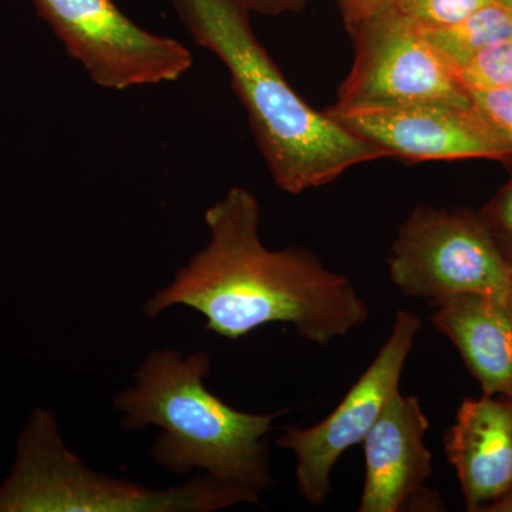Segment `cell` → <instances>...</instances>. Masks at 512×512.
Instances as JSON below:
<instances>
[{"instance_id":"ffe728a7","label":"cell","mask_w":512,"mask_h":512,"mask_svg":"<svg viewBox=\"0 0 512 512\" xmlns=\"http://www.w3.org/2000/svg\"><path fill=\"white\" fill-rule=\"evenodd\" d=\"M484 512H512V490L491 504L490 507L485 508Z\"/></svg>"},{"instance_id":"603a6c76","label":"cell","mask_w":512,"mask_h":512,"mask_svg":"<svg viewBox=\"0 0 512 512\" xmlns=\"http://www.w3.org/2000/svg\"><path fill=\"white\" fill-rule=\"evenodd\" d=\"M508 402H510V404H511V409H512V399H508Z\"/></svg>"},{"instance_id":"9a60e30c","label":"cell","mask_w":512,"mask_h":512,"mask_svg":"<svg viewBox=\"0 0 512 512\" xmlns=\"http://www.w3.org/2000/svg\"><path fill=\"white\" fill-rule=\"evenodd\" d=\"M456 74L464 89L512 86V39L478 53Z\"/></svg>"},{"instance_id":"6da1fadb","label":"cell","mask_w":512,"mask_h":512,"mask_svg":"<svg viewBox=\"0 0 512 512\" xmlns=\"http://www.w3.org/2000/svg\"><path fill=\"white\" fill-rule=\"evenodd\" d=\"M204 220L207 245L144 303L147 318L187 306L221 338L239 340L285 323L320 348L369 320V305L348 276L330 271L309 249L265 247L261 205L248 188H229Z\"/></svg>"},{"instance_id":"52a82bcc","label":"cell","mask_w":512,"mask_h":512,"mask_svg":"<svg viewBox=\"0 0 512 512\" xmlns=\"http://www.w3.org/2000/svg\"><path fill=\"white\" fill-rule=\"evenodd\" d=\"M355 59L335 104L348 107L446 103L471 106L457 74L421 30L394 8L352 33Z\"/></svg>"},{"instance_id":"8fae6325","label":"cell","mask_w":512,"mask_h":512,"mask_svg":"<svg viewBox=\"0 0 512 512\" xmlns=\"http://www.w3.org/2000/svg\"><path fill=\"white\" fill-rule=\"evenodd\" d=\"M467 511L484 512L512 490V409L505 397L464 399L444 436Z\"/></svg>"},{"instance_id":"30bf717a","label":"cell","mask_w":512,"mask_h":512,"mask_svg":"<svg viewBox=\"0 0 512 512\" xmlns=\"http://www.w3.org/2000/svg\"><path fill=\"white\" fill-rule=\"evenodd\" d=\"M429 427L416 396L394 394L363 440L365 483L357 511L444 510L439 494L424 485L433 476V456L424 441Z\"/></svg>"},{"instance_id":"7402d4cb","label":"cell","mask_w":512,"mask_h":512,"mask_svg":"<svg viewBox=\"0 0 512 512\" xmlns=\"http://www.w3.org/2000/svg\"><path fill=\"white\" fill-rule=\"evenodd\" d=\"M505 306H507L508 312H510L512 318V286L510 293H508L507 301H505Z\"/></svg>"},{"instance_id":"5b68a950","label":"cell","mask_w":512,"mask_h":512,"mask_svg":"<svg viewBox=\"0 0 512 512\" xmlns=\"http://www.w3.org/2000/svg\"><path fill=\"white\" fill-rule=\"evenodd\" d=\"M387 266L403 295L431 306L467 293L505 303L512 286V266L470 210L414 208L400 225Z\"/></svg>"},{"instance_id":"277c9868","label":"cell","mask_w":512,"mask_h":512,"mask_svg":"<svg viewBox=\"0 0 512 512\" xmlns=\"http://www.w3.org/2000/svg\"><path fill=\"white\" fill-rule=\"evenodd\" d=\"M259 503L255 491L205 474L156 490L97 473L66 447L55 414L45 409L30 416L0 487V512H212Z\"/></svg>"},{"instance_id":"44dd1931","label":"cell","mask_w":512,"mask_h":512,"mask_svg":"<svg viewBox=\"0 0 512 512\" xmlns=\"http://www.w3.org/2000/svg\"><path fill=\"white\" fill-rule=\"evenodd\" d=\"M495 3H498V5L503 6L504 9L510 10L512 13V0H495Z\"/></svg>"},{"instance_id":"d6986e66","label":"cell","mask_w":512,"mask_h":512,"mask_svg":"<svg viewBox=\"0 0 512 512\" xmlns=\"http://www.w3.org/2000/svg\"><path fill=\"white\" fill-rule=\"evenodd\" d=\"M235 2L247 9L249 13L278 16L289 12H299L305 8L308 0H235Z\"/></svg>"},{"instance_id":"9c48e42d","label":"cell","mask_w":512,"mask_h":512,"mask_svg":"<svg viewBox=\"0 0 512 512\" xmlns=\"http://www.w3.org/2000/svg\"><path fill=\"white\" fill-rule=\"evenodd\" d=\"M350 133L379 147L387 157L412 161L493 158L512 151L471 106L417 103L403 106L348 107L325 110Z\"/></svg>"},{"instance_id":"e0dca14e","label":"cell","mask_w":512,"mask_h":512,"mask_svg":"<svg viewBox=\"0 0 512 512\" xmlns=\"http://www.w3.org/2000/svg\"><path fill=\"white\" fill-rule=\"evenodd\" d=\"M501 254L512 266V180L478 212Z\"/></svg>"},{"instance_id":"ba28073f","label":"cell","mask_w":512,"mask_h":512,"mask_svg":"<svg viewBox=\"0 0 512 512\" xmlns=\"http://www.w3.org/2000/svg\"><path fill=\"white\" fill-rule=\"evenodd\" d=\"M421 326L416 313L397 312L389 339L339 406L315 426L288 427L276 441L295 456L296 488L312 507L326 503L339 458L363 443L384 407L400 392L404 365Z\"/></svg>"},{"instance_id":"7a4b0ae2","label":"cell","mask_w":512,"mask_h":512,"mask_svg":"<svg viewBox=\"0 0 512 512\" xmlns=\"http://www.w3.org/2000/svg\"><path fill=\"white\" fill-rule=\"evenodd\" d=\"M173 5L192 39L227 67L279 190L299 195L356 165L387 157L292 89L256 39L248 10L235 0H173Z\"/></svg>"},{"instance_id":"ac0fdd59","label":"cell","mask_w":512,"mask_h":512,"mask_svg":"<svg viewBox=\"0 0 512 512\" xmlns=\"http://www.w3.org/2000/svg\"><path fill=\"white\" fill-rule=\"evenodd\" d=\"M396 0H338L346 29L352 33L363 22L392 8Z\"/></svg>"},{"instance_id":"5bb4252c","label":"cell","mask_w":512,"mask_h":512,"mask_svg":"<svg viewBox=\"0 0 512 512\" xmlns=\"http://www.w3.org/2000/svg\"><path fill=\"white\" fill-rule=\"evenodd\" d=\"M495 0H396L392 8L417 28L440 29L457 25Z\"/></svg>"},{"instance_id":"3957f363","label":"cell","mask_w":512,"mask_h":512,"mask_svg":"<svg viewBox=\"0 0 512 512\" xmlns=\"http://www.w3.org/2000/svg\"><path fill=\"white\" fill-rule=\"evenodd\" d=\"M211 357L164 348L148 353L134 384L117 394L114 409L124 429L160 430L151 446L157 466L177 476L202 471L261 495L275 484L268 434L282 412H241L207 387Z\"/></svg>"},{"instance_id":"2e32d148","label":"cell","mask_w":512,"mask_h":512,"mask_svg":"<svg viewBox=\"0 0 512 512\" xmlns=\"http://www.w3.org/2000/svg\"><path fill=\"white\" fill-rule=\"evenodd\" d=\"M466 90L477 113L512 151V86Z\"/></svg>"},{"instance_id":"4fadbf2b","label":"cell","mask_w":512,"mask_h":512,"mask_svg":"<svg viewBox=\"0 0 512 512\" xmlns=\"http://www.w3.org/2000/svg\"><path fill=\"white\" fill-rule=\"evenodd\" d=\"M419 29L456 73L478 53L503 40L512 39V13L498 3H493L477 10L457 25Z\"/></svg>"},{"instance_id":"8992f818","label":"cell","mask_w":512,"mask_h":512,"mask_svg":"<svg viewBox=\"0 0 512 512\" xmlns=\"http://www.w3.org/2000/svg\"><path fill=\"white\" fill-rule=\"evenodd\" d=\"M72 59L101 89L173 83L194 64L188 47L128 19L113 0H33Z\"/></svg>"},{"instance_id":"7c38bea8","label":"cell","mask_w":512,"mask_h":512,"mask_svg":"<svg viewBox=\"0 0 512 512\" xmlns=\"http://www.w3.org/2000/svg\"><path fill=\"white\" fill-rule=\"evenodd\" d=\"M433 308L431 323L456 346L483 394L512 399V318L505 303L467 293Z\"/></svg>"}]
</instances>
